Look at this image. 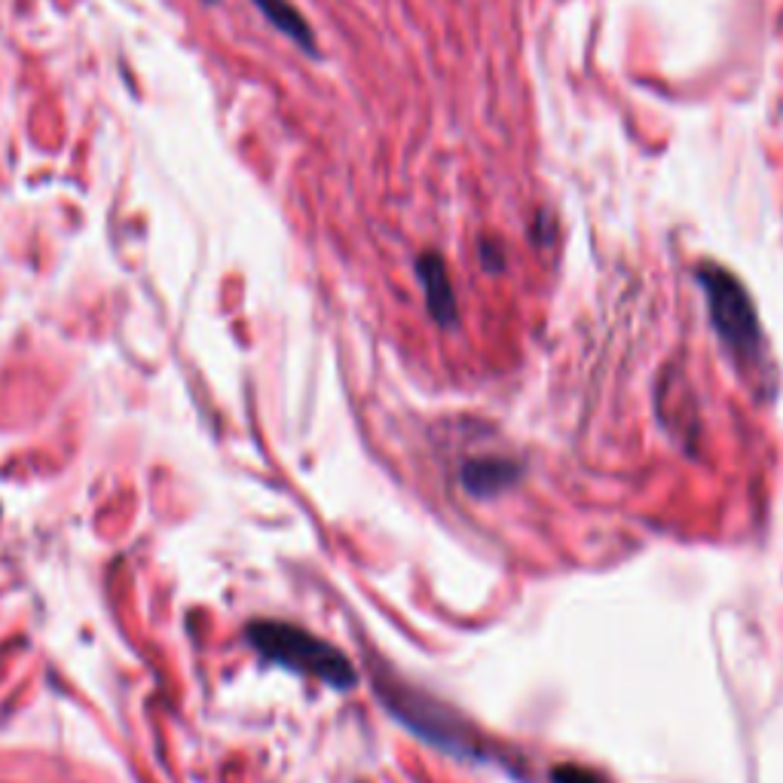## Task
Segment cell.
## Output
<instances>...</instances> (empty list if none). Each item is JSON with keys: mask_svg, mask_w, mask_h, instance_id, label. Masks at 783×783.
Masks as SVG:
<instances>
[{"mask_svg": "<svg viewBox=\"0 0 783 783\" xmlns=\"http://www.w3.org/2000/svg\"><path fill=\"white\" fill-rule=\"evenodd\" d=\"M248 643L264 655L266 662L279 664L285 670L304 674L331 686V689H352L356 686V667L349 664L343 652L334 649L316 634L288 622H252L248 624Z\"/></svg>", "mask_w": 783, "mask_h": 783, "instance_id": "6da1fadb", "label": "cell"}, {"mask_svg": "<svg viewBox=\"0 0 783 783\" xmlns=\"http://www.w3.org/2000/svg\"><path fill=\"white\" fill-rule=\"evenodd\" d=\"M698 279L703 285L710 319H713V328L722 337V343L729 346L741 361H759L762 334H759L756 309L750 304L741 282L719 266H701Z\"/></svg>", "mask_w": 783, "mask_h": 783, "instance_id": "7a4b0ae2", "label": "cell"}, {"mask_svg": "<svg viewBox=\"0 0 783 783\" xmlns=\"http://www.w3.org/2000/svg\"><path fill=\"white\" fill-rule=\"evenodd\" d=\"M416 276H420V285H423L425 306H428L432 319L444 325V328H451L453 321H456V297H453L451 276H447V266L441 261V254H420Z\"/></svg>", "mask_w": 783, "mask_h": 783, "instance_id": "3957f363", "label": "cell"}, {"mask_svg": "<svg viewBox=\"0 0 783 783\" xmlns=\"http://www.w3.org/2000/svg\"><path fill=\"white\" fill-rule=\"evenodd\" d=\"M254 7L264 13V19L269 25L282 31L292 43H297L304 53H316V38H313V28L306 22L304 15L297 13L292 0H254Z\"/></svg>", "mask_w": 783, "mask_h": 783, "instance_id": "277c9868", "label": "cell"}, {"mask_svg": "<svg viewBox=\"0 0 783 783\" xmlns=\"http://www.w3.org/2000/svg\"><path fill=\"white\" fill-rule=\"evenodd\" d=\"M515 475H518V468L502 463V459H478V463H468L463 468V484L475 496H490V493L508 487Z\"/></svg>", "mask_w": 783, "mask_h": 783, "instance_id": "5b68a950", "label": "cell"}, {"mask_svg": "<svg viewBox=\"0 0 783 783\" xmlns=\"http://www.w3.org/2000/svg\"><path fill=\"white\" fill-rule=\"evenodd\" d=\"M554 783H606L600 774L588 769H575V765H560L554 769Z\"/></svg>", "mask_w": 783, "mask_h": 783, "instance_id": "8992f818", "label": "cell"}, {"mask_svg": "<svg viewBox=\"0 0 783 783\" xmlns=\"http://www.w3.org/2000/svg\"><path fill=\"white\" fill-rule=\"evenodd\" d=\"M209 3H214V0H209Z\"/></svg>", "mask_w": 783, "mask_h": 783, "instance_id": "52a82bcc", "label": "cell"}]
</instances>
